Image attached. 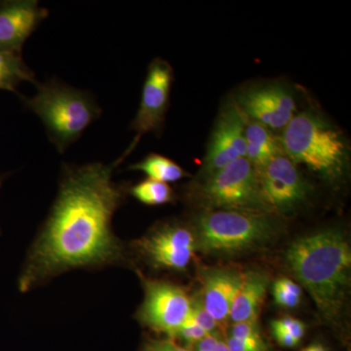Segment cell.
<instances>
[{"mask_svg":"<svg viewBox=\"0 0 351 351\" xmlns=\"http://www.w3.org/2000/svg\"><path fill=\"white\" fill-rule=\"evenodd\" d=\"M195 195L205 210L271 214L261 193L257 169L246 157L201 180Z\"/></svg>","mask_w":351,"mask_h":351,"instance_id":"8992f818","label":"cell"},{"mask_svg":"<svg viewBox=\"0 0 351 351\" xmlns=\"http://www.w3.org/2000/svg\"><path fill=\"white\" fill-rule=\"evenodd\" d=\"M233 101L247 119L274 132L283 131L298 113L294 92L285 83L253 85Z\"/></svg>","mask_w":351,"mask_h":351,"instance_id":"8fae6325","label":"cell"},{"mask_svg":"<svg viewBox=\"0 0 351 351\" xmlns=\"http://www.w3.org/2000/svg\"><path fill=\"white\" fill-rule=\"evenodd\" d=\"M145 297L136 318L152 331L176 339L180 328L191 315V297L177 284L145 277L138 271Z\"/></svg>","mask_w":351,"mask_h":351,"instance_id":"ba28073f","label":"cell"},{"mask_svg":"<svg viewBox=\"0 0 351 351\" xmlns=\"http://www.w3.org/2000/svg\"><path fill=\"white\" fill-rule=\"evenodd\" d=\"M286 261L323 319L339 326L350 288L351 250L345 235L330 230L302 237L289 247Z\"/></svg>","mask_w":351,"mask_h":351,"instance_id":"7a4b0ae2","label":"cell"},{"mask_svg":"<svg viewBox=\"0 0 351 351\" xmlns=\"http://www.w3.org/2000/svg\"><path fill=\"white\" fill-rule=\"evenodd\" d=\"M141 351H193L179 345L173 339H149L145 341Z\"/></svg>","mask_w":351,"mask_h":351,"instance_id":"cb8c5ba5","label":"cell"},{"mask_svg":"<svg viewBox=\"0 0 351 351\" xmlns=\"http://www.w3.org/2000/svg\"><path fill=\"white\" fill-rule=\"evenodd\" d=\"M272 294L278 306L293 308L301 302L302 291L299 284L283 277L274 284Z\"/></svg>","mask_w":351,"mask_h":351,"instance_id":"44dd1931","label":"cell"},{"mask_svg":"<svg viewBox=\"0 0 351 351\" xmlns=\"http://www.w3.org/2000/svg\"><path fill=\"white\" fill-rule=\"evenodd\" d=\"M127 250L156 271H184L197 251L193 230L179 221L154 226L141 239L133 240Z\"/></svg>","mask_w":351,"mask_h":351,"instance_id":"52a82bcc","label":"cell"},{"mask_svg":"<svg viewBox=\"0 0 351 351\" xmlns=\"http://www.w3.org/2000/svg\"><path fill=\"white\" fill-rule=\"evenodd\" d=\"M191 317L197 323L198 325L207 334H213V332H218L219 324L216 320L210 315L200 298L191 297Z\"/></svg>","mask_w":351,"mask_h":351,"instance_id":"7402d4cb","label":"cell"},{"mask_svg":"<svg viewBox=\"0 0 351 351\" xmlns=\"http://www.w3.org/2000/svg\"><path fill=\"white\" fill-rule=\"evenodd\" d=\"M134 198L149 206L167 204L174 199V191L166 182L147 179L129 188Z\"/></svg>","mask_w":351,"mask_h":351,"instance_id":"d6986e66","label":"cell"},{"mask_svg":"<svg viewBox=\"0 0 351 351\" xmlns=\"http://www.w3.org/2000/svg\"><path fill=\"white\" fill-rule=\"evenodd\" d=\"M269 286V274L262 270L244 272L243 280L230 308V319L232 322L258 320Z\"/></svg>","mask_w":351,"mask_h":351,"instance_id":"9a60e30c","label":"cell"},{"mask_svg":"<svg viewBox=\"0 0 351 351\" xmlns=\"http://www.w3.org/2000/svg\"><path fill=\"white\" fill-rule=\"evenodd\" d=\"M226 343L228 351H270L269 346L261 348V346L248 345V343H243V341L230 336H228V338L226 339Z\"/></svg>","mask_w":351,"mask_h":351,"instance_id":"d4e9b609","label":"cell"},{"mask_svg":"<svg viewBox=\"0 0 351 351\" xmlns=\"http://www.w3.org/2000/svg\"><path fill=\"white\" fill-rule=\"evenodd\" d=\"M36 84V75L23 60L22 54L0 51V90L15 92L21 83Z\"/></svg>","mask_w":351,"mask_h":351,"instance_id":"e0dca14e","label":"cell"},{"mask_svg":"<svg viewBox=\"0 0 351 351\" xmlns=\"http://www.w3.org/2000/svg\"><path fill=\"white\" fill-rule=\"evenodd\" d=\"M301 351H307V348H304V350H301Z\"/></svg>","mask_w":351,"mask_h":351,"instance_id":"f1b7e54d","label":"cell"},{"mask_svg":"<svg viewBox=\"0 0 351 351\" xmlns=\"http://www.w3.org/2000/svg\"><path fill=\"white\" fill-rule=\"evenodd\" d=\"M277 232L271 214L228 210H204L193 226L197 250L219 258L257 250L276 239Z\"/></svg>","mask_w":351,"mask_h":351,"instance_id":"5b68a950","label":"cell"},{"mask_svg":"<svg viewBox=\"0 0 351 351\" xmlns=\"http://www.w3.org/2000/svg\"><path fill=\"white\" fill-rule=\"evenodd\" d=\"M48 15L34 0L0 2V51L22 54L25 40Z\"/></svg>","mask_w":351,"mask_h":351,"instance_id":"4fadbf2b","label":"cell"},{"mask_svg":"<svg viewBox=\"0 0 351 351\" xmlns=\"http://www.w3.org/2000/svg\"><path fill=\"white\" fill-rule=\"evenodd\" d=\"M34 97H21L27 110L45 126L48 138L60 154L82 137L83 132L101 117V110L89 92L76 89L57 78L36 82Z\"/></svg>","mask_w":351,"mask_h":351,"instance_id":"277c9868","label":"cell"},{"mask_svg":"<svg viewBox=\"0 0 351 351\" xmlns=\"http://www.w3.org/2000/svg\"><path fill=\"white\" fill-rule=\"evenodd\" d=\"M245 143L246 158L255 166L256 169L263 167L272 159L284 154L280 137H277L276 132L248 119L245 129Z\"/></svg>","mask_w":351,"mask_h":351,"instance_id":"2e32d148","label":"cell"},{"mask_svg":"<svg viewBox=\"0 0 351 351\" xmlns=\"http://www.w3.org/2000/svg\"><path fill=\"white\" fill-rule=\"evenodd\" d=\"M129 170L140 171L154 181L175 182L188 177L182 167L168 157L151 154L144 159L129 166Z\"/></svg>","mask_w":351,"mask_h":351,"instance_id":"ac0fdd59","label":"cell"},{"mask_svg":"<svg viewBox=\"0 0 351 351\" xmlns=\"http://www.w3.org/2000/svg\"><path fill=\"white\" fill-rule=\"evenodd\" d=\"M0 186H1V180H0ZM0 233H1V230H0Z\"/></svg>","mask_w":351,"mask_h":351,"instance_id":"83f0119b","label":"cell"},{"mask_svg":"<svg viewBox=\"0 0 351 351\" xmlns=\"http://www.w3.org/2000/svg\"><path fill=\"white\" fill-rule=\"evenodd\" d=\"M307 351H327L325 346L319 343H314L313 345L307 346Z\"/></svg>","mask_w":351,"mask_h":351,"instance_id":"484cf974","label":"cell"},{"mask_svg":"<svg viewBox=\"0 0 351 351\" xmlns=\"http://www.w3.org/2000/svg\"><path fill=\"white\" fill-rule=\"evenodd\" d=\"M258 186L265 205L274 214H289L306 204L311 186L299 166L285 154L257 169Z\"/></svg>","mask_w":351,"mask_h":351,"instance_id":"9c48e42d","label":"cell"},{"mask_svg":"<svg viewBox=\"0 0 351 351\" xmlns=\"http://www.w3.org/2000/svg\"><path fill=\"white\" fill-rule=\"evenodd\" d=\"M119 165L93 162L64 165L57 197L18 279L22 293L69 270L99 269L128 262V250L112 230L115 212L129 186L112 181Z\"/></svg>","mask_w":351,"mask_h":351,"instance_id":"6da1fadb","label":"cell"},{"mask_svg":"<svg viewBox=\"0 0 351 351\" xmlns=\"http://www.w3.org/2000/svg\"><path fill=\"white\" fill-rule=\"evenodd\" d=\"M207 335L209 334H207L189 315L186 322L180 328L176 339H182L186 348L193 350L196 343H199L201 339H204Z\"/></svg>","mask_w":351,"mask_h":351,"instance_id":"603a6c76","label":"cell"},{"mask_svg":"<svg viewBox=\"0 0 351 351\" xmlns=\"http://www.w3.org/2000/svg\"><path fill=\"white\" fill-rule=\"evenodd\" d=\"M244 272L232 267H204L201 269V295L205 309L218 322L230 318V308L243 280Z\"/></svg>","mask_w":351,"mask_h":351,"instance_id":"5bb4252c","label":"cell"},{"mask_svg":"<svg viewBox=\"0 0 351 351\" xmlns=\"http://www.w3.org/2000/svg\"><path fill=\"white\" fill-rule=\"evenodd\" d=\"M246 125L247 119L234 101L223 106L208 142L206 154L198 176L199 181L223 169L232 161L246 157Z\"/></svg>","mask_w":351,"mask_h":351,"instance_id":"7c38bea8","label":"cell"},{"mask_svg":"<svg viewBox=\"0 0 351 351\" xmlns=\"http://www.w3.org/2000/svg\"><path fill=\"white\" fill-rule=\"evenodd\" d=\"M215 351H228V346H226V339L221 337L219 341L218 346H217L216 350Z\"/></svg>","mask_w":351,"mask_h":351,"instance_id":"4316f807","label":"cell"},{"mask_svg":"<svg viewBox=\"0 0 351 351\" xmlns=\"http://www.w3.org/2000/svg\"><path fill=\"white\" fill-rule=\"evenodd\" d=\"M283 154L328 182L341 180L350 167V147L343 132L322 113L298 112L280 136Z\"/></svg>","mask_w":351,"mask_h":351,"instance_id":"3957f363","label":"cell"},{"mask_svg":"<svg viewBox=\"0 0 351 351\" xmlns=\"http://www.w3.org/2000/svg\"><path fill=\"white\" fill-rule=\"evenodd\" d=\"M174 73L170 64L159 58L154 59L147 69L140 107L131 123L130 128L135 132V138L123 156L117 159L119 163L137 147L143 136L147 133L158 134L162 129L169 108Z\"/></svg>","mask_w":351,"mask_h":351,"instance_id":"30bf717a","label":"cell"},{"mask_svg":"<svg viewBox=\"0 0 351 351\" xmlns=\"http://www.w3.org/2000/svg\"><path fill=\"white\" fill-rule=\"evenodd\" d=\"M272 334L277 343L284 348H294L306 334V325L294 317H283L272 321Z\"/></svg>","mask_w":351,"mask_h":351,"instance_id":"ffe728a7","label":"cell"}]
</instances>
